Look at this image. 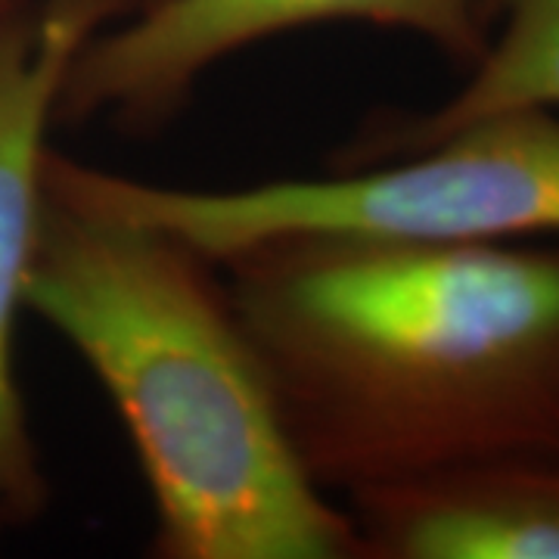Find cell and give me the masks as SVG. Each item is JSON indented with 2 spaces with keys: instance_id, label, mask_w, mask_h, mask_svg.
Here are the masks:
<instances>
[{
  "instance_id": "277c9868",
  "label": "cell",
  "mask_w": 559,
  "mask_h": 559,
  "mask_svg": "<svg viewBox=\"0 0 559 559\" xmlns=\"http://www.w3.org/2000/svg\"><path fill=\"white\" fill-rule=\"evenodd\" d=\"M330 22L414 32L466 69L491 38L488 0H156L81 47L62 81L57 124L106 119L124 131H156L218 62Z\"/></svg>"
},
{
  "instance_id": "52a82bcc",
  "label": "cell",
  "mask_w": 559,
  "mask_h": 559,
  "mask_svg": "<svg viewBox=\"0 0 559 559\" xmlns=\"http://www.w3.org/2000/svg\"><path fill=\"white\" fill-rule=\"evenodd\" d=\"M488 16L500 20V32L488 38L457 94L429 112H385L367 121L358 140L336 153L333 168L399 159L507 109H559V0H488Z\"/></svg>"
},
{
  "instance_id": "ba28073f",
  "label": "cell",
  "mask_w": 559,
  "mask_h": 559,
  "mask_svg": "<svg viewBox=\"0 0 559 559\" xmlns=\"http://www.w3.org/2000/svg\"><path fill=\"white\" fill-rule=\"evenodd\" d=\"M25 3H28V0H0V20H3V16H10L13 10L25 7Z\"/></svg>"
},
{
  "instance_id": "5b68a950",
  "label": "cell",
  "mask_w": 559,
  "mask_h": 559,
  "mask_svg": "<svg viewBox=\"0 0 559 559\" xmlns=\"http://www.w3.org/2000/svg\"><path fill=\"white\" fill-rule=\"evenodd\" d=\"M131 10L134 0H28L0 20V532L38 522L50 503L13 367L47 131L57 124L62 81L81 47Z\"/></svg>"
},
{
  "instance_id": "8992f818",
  "label": "cell",
  "mask_w": 559,
  "mask_h": 559,
  "mask_svg": "<svg viewBox=\"0 0 559 559\" xmlns=\"http://www.w3.org/2000/svg\"><path fill=\"white\" fill-rule=\"evenodd\" d=\"M360 559H559V457H488L345 495Z\"/></svg>"
},
{
  "instance_id": "6da1fadb",
  "label": "cell",
  "mask_w": 559,
  "mask_h": 559,
  "mask_svg": "<svg viewBox=\"0 0 559 559\" xmlns=\"http://www.w3.org/2000/svg\"><path fill=\"white\" fill-rule=\"evenodd\" d=\"M308 476L559 457V246L283 240L221 261Z\"/></svg>"
},
{
  "instance_id": "7a4b0ae2",
  "label": "cell",
  "mask_w": 559,
  "mask_h": 559,
  "mask_svg": "<svg viewBox=\"0 0 559 559\" xmlns=\"http://www.w3.org/2000/svg\"><path fill=\"white\" fill-rule=\"evenodd\" d=\"M22 305L119 411L153 500V557L360 559L212 261L44 190Z\"/></svg>"
},
{
  "instance_id": "9c48e42d",
  "label": "cell",
  "mask_w": 559,
  "mask_h": 559,
  "mask_svg": "<svg viewBox=\"0 0 559 559\" xmlns=\"http://www.w3.org/2000/svg\"><path fill=\"white\" fill-rule=\"evenodd\" d=\"M150 3H156V0H134V10H143V7H150Z\"/></svg>"
},
{
  "instance_id": "3957f363",
  "label": "cell",
  "mask_w": 559,
  "mask_h": 559,
  "mask_svg": "<svg viewBox=\"0 0 559 559\" xmlns=\"http://www.w3.org/2000/svg\"><path fill=\"white\" fill-rule=\"evenodd\" d=\"M44 190L183 242L212 264L283 240L513 242L559 237V116L525 106L469 121L399 159L193 190L47 150Z\"/></svg>"
}]
</instances>
